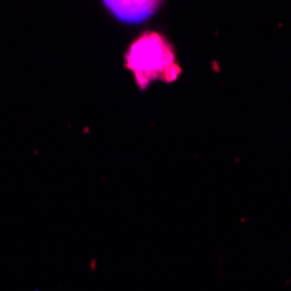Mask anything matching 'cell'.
<instances>
[{
    "label": "cell",
    "instance_id": "obj_1",
    "mask_svg": "<svg viewBox=\"0 0 291 291\" xmlns=\"http://www.w3.org/2000/svg\"><path fill=\"white\" fill-rule=\"evenodd\" d=\"M126 68L131 70L139 87H147L157 78L175 80L180 73L169 42L159 33H145L129 47Z\"/></svg>",
    "mask_w": 291,
    "mask_h": 291
},
{
    "label": "cell",
    "instance_id": "obj_2",
    "mask_svg": "<svg viewBox=\"0 0 291 291\" xmlns=\"http://www.w3.org/2000/svg\"><path fill=\"white\" fill-rule=\"evenodd\" d=\"M150 5L152 4H145V2H126V4H119V2H114L112 4V9L114 11H124V16L127 18L129 12L134 11L136 16H143V12H148L150 11Z\"/></svg>",
    "mask_w": 291,
    "mask_h": 291
}]
</instances>
